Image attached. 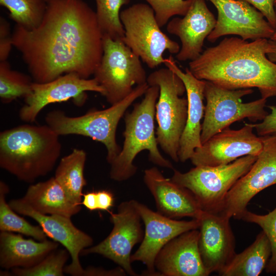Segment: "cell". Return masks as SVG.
I'll use <instances>...</instances> for the list:
<instances>
[{"instance_id":"6da1fadb","label":"cell","mask_w":276,"mask_h":276,"mask_svg":"<svg viewBox=\"0 0 276 276\" xmlns=\"http://www.w3.org/2000/svg\"><path fill=\"white\" fill-rule=\"evenodd\" d=\"M12 41L40 83L71 73L88 79L103 54L96 12L83 0L48 1L40 24L32 30L16 25Z\"/></svg>"},{"instance_id":"7a4b0ae2","label":"cell","mask_w":276,"mask_h":276,"mask_svg":"<svg viewBox=\"0 0 276 276\" xmlns=\"http://www.w3.org/2000/svg\"><path fill=\"white\" fill-rule=\"evenodd\" d=\"M268 39L225 37L207 48L189 69L197 79L228 89L257 88L261 98L276 96V63L267 56Z\"/></svg>"},{"instance_id":"3957f363","label":"cell","mask_w":276,"mask_h":276,"mask_svg":"<svg viewBox=\"0 0 276 276\" xmlns=\"http://www.w3.org/2000/svg\"><path fill=\"white\" fill-rule=\"evenodd\" d=\"M61 148L59 135L48 125H18L0 133V167L32 183L53 170Z\"/></svg>"},{"instance_id":"277c9868","label":"cell","mask_w":276,"mask_h":276,"mask_svg":"<svg viewBox=\"0 0 276 276\" xmlns=\"http://www.w3.org/2000/svg\"><path fill=\"white\" fill-rule=\"evenodd\" d=\"M159 94L157 86L148 87L141 102L134 104L130 112L125 113L123 146L120 153L111 162L109 176L113 180L122 181L132 177L137 168L133 164L141 151H148L149 159L153 164L174 170L158 148L155 132V105Z\"/></svg>"},{"instance_id":"5b68a950","label":"cell","mask_w":276,"mask_h":276,"mask_svg":"<svg viewBox=\"0 0 276 276\" xmlns=\"http://www.w3.org/2000/svg\"><path fill=\"white\" fill-rule=\"evenodd\" d=\"M149 87L147 83L137 85L125 98L103 110H90L84 114L70 117L62 110L49 112L45 121L58 135L76 134L91 138L106 148V160L110 164L121 148L116 141V131L121 119L128 107L144 95Z\"/></svg>"},{"instance_id":"8992f818","label":"cell","mask_w":276,"mask_h":276,"mask_svg":"<svg viewBox=\"0 0 276 276\" xmlns=\"http://www.w3.org/2000/svg\"><path fill=\"white\" fill-rule=\"evenodd\" d=\"M147 82L149 86H157L159 89L155 105L158 145L177 163L180 140L188 114L187 99L181 97L186 92L185 86L181 79L167 67L151 73Z\"/></svg>"},{"instance_id":"52a82bcc","label":"cell","mask_w":276,"mask_h":276,"mask_svg":"<svg viewBox=\"0 0 276 276\" xmlns=\"http://www.w3.org/2000/svg\"><path fill=\"white\" fill-rule=\"evenodd\" d=\"M249 155L226 165L195 166L182 173L175 169L171 179L189 190L203 211L219 213L228 191L255 162Z\"/></svg>"},{"instance_id":"ba28073f","label":"cell","mask_w":276,"mask_h":276,"mask_svg":"<svg viewBox=\"0 0 276 276\" xmlns=\"http://www.w3.org/2000/svg\"><path fill=\"white\" fill-rule=\"evenodd\" d=\"M103 54L94 78L105 90L104 97L113 105L128 96L133 86L147 82L140 58L123 42L103 35Z\"/></svg>"},{"instance_id":"9c48e42d","label":"cell","mask_w":276,"mask_h":276,"mask_svg":"<svg viewBox=\"0 0 276 276\" xmlns=\"http://www.w3.org/2000/svg\"><path fill=\"white\" fill-rule=\"evenodd\" d=\"M125 30L123 41L150 68L164 63V53L177 54L179 44L161 30L151 6L138 3L120 12Z\"/></svg>"},{"instance_id":"30bf717a","label":"cell","mask_w":276,"mask_h":276,"mask_svg":"<svg viewBox=\"0 0 276 276\" xmlns=\"http://www.w3.org/2000/svg\"><path fill=\"white\" fill-rule=\"evenodd\" d=\"M253 91L251 88H223L205 81L204 95L206 105L201 133L202 144L236 122L245 118L252 122L264 119L268 113L265 109L266 99L242 102L243 97Z\"/></svg>"},{"instance_id":"8fae6325","label":"cell","mask_w":276,"mask_h":276,"mask_svg":"<svg viewBox=\"0 0 276 276\" xmlns=\"http://www.w3.org/2000/svg\"><path fill=\"white\" fill-rule=\"evenodd\" d=\"M137 201L121 203L116 213L110 212L113 228L109 235L96 245L84 249L81 255L96 254L112 261L130 275H137L131 267V252L135 244L142 241V228Z\"/></svg>"},{"instance_id":"7c38bea8","label":"cell","mask_w":276,"mask_h":276,"mask_svg":"<svg viewBox=\"0 0 276 276\" xmlns=\"http://www.w3.org/2000/svg\"><path fill=\"white\" fill-rule=\"evenodd\" d=\"M263 147L249 171L228 191L219 214L241 219L251 199L276 184V136H260Z\"/></svg>"},{"instance_id":"4fadbf2b","label":"cell","mask_w":276,"mask_h":276,"mask_svg":"<svg viewBox=\"0 0 276 276\" xmlns=\"http://www.w3.org/2000/svg\"><path fill=\"white\" fill-rule=\"evenodd\" d=\"M87 91L100 93L105 90L96 79H85L76 73H68L45 83L33 82L32 93L25 99V105L19 111V118L33 123L40 112L50 104L73 99L77 105H82L87 98Z\"/></svg>"},{"instance_id":"5bb4252c","label":"cell","mask_w":276,"mask_h":276,"mask_svg":"<svg viewBox=\"0 0 276 276\" xmlns=\"http://www.w3.org/2000/svg\"><path fill=\"white\" fill-rule=\"evenodd\" d=\"M252 124L245 123L238 130L224 129L197 148L190 158L194 166H217L229 164L243 156H258L263 143L254 133Z\"/></svg>"},{"instance_id":"9a60e30c","label":"cell","mask_w":276,"mask_h":276,"mask_svg":"<svg viewBox=\"0 0 276 276\" xmlns=\"http://www.w3.org/2000/svg\"><path fill=\"white\" fill-rule=\"evenodd\" d=\"M216 8L218 16L214 29L207 37L211 42L227 35L244 40L270 39L274 28L256 8L244 0H208Z\"/></svg>"},{"instance_id":"2e32d148","label":"cell","mask_w":276,"mask_h":276,"mask_svg":"<svg viewBox=\"0 0 276 276\" xmlns=\"http://www.w3.org/2000/svg\"><path fill=\"white\" fill-rule=\"evenodd\" d=\"M136 206L145 225L142 243L136 251L131 255V263L139 261L147 267L145 275H158L155 268V260L162 248L170 241L181 234L198 229L199 221H179L154 212L138 201Z\"/></svg>"},{"instance_id":"e0dca14e","label":"cell","mask_w":276,"mask_h":276,"mask_svg":"<svg viewBox=\"0 0 276 276\" xmlns=\"http://www.w3.org/2000/svg\"><path fill=\"white\" fill-rule=\"evenodd\" d=\"M10 206L18 214L35 220L46 235L60 243L68 251L71 263L65 266L64 272L73 276H83L84 269L79 256L85 248L93 244V238L76 227L71 218L59 215H44L34 211L22 199H12Z\"/></svg>"},{"instance_id":"ac0fdd59","label":"cell","mask_w":276,"mask_h":276,"mask_svg":"<svg viewBox=\"0 0 276 276\" xmlns=\"http://www.w3.org/2000/svg\"><path fill=\"white\" fill-rule=\"evenodd\" d=\"M230 219L219 213L203 211L197 219L199 223V251L209 274L220 272L236 254Z\"/></svg>"},{"instance_id":"d6986e66","label":"cell","mask_w":276,"mask_h":276,"mask_svg":"<svg viewBox=\"0 0 276 276\" xmlns=\"http://www.w3.org/2000/svg\"><path fill=\"white\" fill-rule=\"evenodd\" d=\"M182 18L171 19L167 30L177 36L181 47L176 58L180 61H192L203 52L205 39L214 29L217 19L209 10L205 0H192L190 8Z\"/></svg>"},{"instance_id":"ffe728a7","label":"cell","mask_w":276,"mask_h":276,"mask_svg":"<svg viewBox=\"0 0 276 276\" xmlns=\"http://www.w3.org/2000/svg\"><path fill=\"white\" fill-rule=\"evenodd\" d=\"M197 229L185 232L170 241L155 260L158 275L208 276L198 248Z\"/></svg>"},{"instance_id":"44dd1931","label":"cell","mask_w":276,"mask_h":276,"mask_svg":"<svg viewBox=\"0 0 276 276\" xmlns=\"http://www.w3.org/2000/svg\"><path fill=\"white\" fill-rule=\"evenodd\" d=\"M165 66L175 73L182 81L188 100V114L185 128L181 135L178 152L179 160L184 163L190 159L195 150L202 145L201 121L204 117L203 104L205 81L196 78L189 68L182 71L173 57L165 58Z\"/></svg>"},{"instance_id":"7402d4cb","label":"cell","mask_w":276,"mask_h":276,"mask_svg":"<svg viewBox=\"0 0 276 276\" xmlns=\"http://www.w3.org/2000/svg\"><path fill=\"white\" fill-rule=\"evenodd\" d=\"M144 181L155 200L157 212L172 219L199 218L202 210L192 193L166 178L157 167L144 171Z\"/></svg>"},{"instance_id":"603a6c76","label":"cell","mask_w":276,"mask_h":276,"mask_svg":"<svg viewBox=\"0 0 276 276\" xmlns=\"http://www.w3.org/2000/svg\"><path fill=\"white\" fill-rule=\"evenodd\" d=\"M58 242L45 240L35 241L24 239L13 232L0 233V266L6 270L32 267L51 251L57 249Z\"/></svg>"},{"instance_id":"cb8c5ba5","label":"cell","mask_w":276,"mask_h":276,"mask_svg":"<svg viewBox=\"0 0 276 276\" xmlns=\"http://www.w3.org/2000/svg\"><path fill=\"white\" fill-rule=\"evenodd\" d=\"M22 199L34 211L44 215L68 218L78 214L81 205L72 203L54 177L31 185Z\"/></svg>"},{"instance_id":"d4e9b609","label":"cell","mask_w":276,"mask_h":276,"mask_svg":"<svg viewBox=\"0 0 276 276\" xmlns=\"http://www.w3.org/2000/svg\"><path fill=\"white\" fill-rule=\"evenodd\" d=\"M271 255L269 241L262 231L254 242L241 252L236 254L218 274L222 276H258L266 268Z\"/></svg>"},{"instance_id":"484cf974","label":"cell","mask_w":276,"mask_h":276,"mask_svg":"<svg viewBox=\"0 0 276 276\" xmlns=\"http://www.w3.org/2000/svg\"><path fill=\"white\" fill-rule=\"evenodd\" d=\"M86 153L83 149H74L60 160L54 177L64 190L69 200L81 205L82 190L86 185L84 170Z\"/></svg>"},{"instance_id":"4316f807","label":"cell","mask_w":276,"mask_h":276,"mask_svg":"<svg viewBox=\"0 0 276 276\" xmlns=\"http://www.w3.org/2000/svg\"><path fill=\"white\" fill-rule=\"evenodd\" d=\"M9 192L8 185L0 181V231L19 233L39 241L47 240V236L40 225H33L18 215L6 200Z\"/></svg>"},{"instance_id":"83f0119b","label":"cell","mask_w":276,"mask_h":276,"mask_svg":"<svg viewBox=\"0 0 276 276\" xmlns=\"http://www.w3.org/2000/svg\"><path fill=\"white\" fill-rule=\"evenodd\" d=\"M17 25L28 30L37 28L44 16L47 2L44 0H0Z\"/></svg>"},{"instance_id":"f1b7e54d","label":"cell","mask_w":276,"mask_h":276,"mask_svg":"<svg viewBox=\"0 0 276 276\" xmlns=\"http://www.w3.org/2000/svg\"><path fill=\"white\" fill-rule=\"evenodd\" d=\"M33 80L31 77L11 67L6 61L0 62V98L9 103L19 98L24 99L32 93Z\"/></svg>"},{"instance_id":"f546056e","label":"cell","mask_w":276,"mask_h":276,"mask_svg":"<svg viewBox=\"0 0 276 276\" xmlns=\"http://www.w3.org/2000/svg\"><path fill=\"white\" fill-rule=\"evenodd\" d=\"M130 0H95L96 15L103 35L113 40H123L125 30L120 19V9Z\"/></svg>"},{"instance_id":"4dcf8cb0","label":"cell","mask_w":276,"mask_h":276,"mask_svg":"<svg viewBox=\"0 0 276 276\" xmlns=\"http://www.w3.org/2000/svg\"><path fill=\"white\" fill-rule=\"evenodd\" d=\"M69 256L65 248L56 249L35 265L29 268H13L10 273L17 276H63Z\"/></svg>"},{"instance_id":"1f68e13d","label":"cell","mask_w":276,"mask_h":276,"mask_svg":"<svg viewBox=\"0 0 276 276\" xmlns=\"http://www.w3.org/2000/svg\"><path fill=\"white\" fill-rule=\"evenodd\" d=\"M241 219L260 226L266 235L271 247V255L266 267L267 273H276V207L265 215H259L247 210Z\"/></svg>"},{"instance_id":"d6a6232c","label":"cell","mask_w":276,"mask_h":276,"mask_svg":"<svg viewBox=\"0 0 276 276\" xmlns=\"http://www.w3.org/2000/svg\"><path fill=\"white\" fill-rule=\"evenodd\" d=\"M153 10L156 19L162 28L175 15L184 16L188 12L192 0H144Z\"/></svg>"},{"instance_id":"836d02e7","label":"cell","mask_w":276,"mask_h":276,"mask_svg":"<svg viewBox=\"0 0 276 276\" xmlns=\"http://www.w3.org/2000/svg\"><path fill=\"white\" fill-rule=\"evenodd\" d=\"M13 46L10 24L4 17L0 18V61L7 60Z\"/></svg>"},{"instance_id":"e575fe53","label":"cell","mask_w":276,"mask_h":276,"mask_svg":"<svg viewBox=\"0 0 276 276\" xmlns=\"http://www.w3.org/2000/svg\"><path fill=\"white\" fill-rule=\"evenodd\" d=\"M271 112L264 118L261 122L252 124L259 136H276V106H268Z\"/></svg>"},{"instance_id":"d590c367","label":"cell","mask_w":276,"mask_h":276,"mask_svg":"<svg viewBox=\"0 0 276 276\" xmlns=\"http://www.w3.org/2000/svg\"><path fill=\"white\" fill-rule=\"evenodd\" d=\"M256 8L274 28L276 27V14L274 0H244Z\"/></svg>"},{"instance_id":"8d00e7d4","label":"cell","mask_w":276,"mask_h":276,"mask_svg":"<svg viewBox=\"0 0 276 276\" xmlns=\"http://www.w3.org/2000/svg\"><path fill=\"white\" fill-rule=\"evenodd\" d=\"M126 274V271L120 266L111 270L89 266L84 269L83 276H122Z\"/></svg>"},{"instance_id":"74e56055","label":"cell","mask_w":276,"mask_h":276,"mask_svg":"<svg viewBox=\"0 0 276 276\" xmlns=\"http://www.w3.org/2000/svg\"><path fill=\"white\" fill-rule=\"evenodd\" d=\"M97 193L98 210L109 211L113 205L114 198L112 194L106 190L99 191Z\"/></svg>"},{"instance_id":"f35d334b","label":"cell","mask_w":276,"mask_h":276,"mask_svg":"<svg viewBox=\"0 0 276 276\" xmlns=\"http://www.w3.org/2000/svg\"><path fill=\"white\" fill-rule=\"evenodd\" d=\"M81 204L91 211L98 210L97 193L90 192L83 194Z\"/></svg>"},{"instance_id":"ab89813d","label":"cell","mask_w":276,"mask_h":276,"mask_svg":"<svg viewBox=\"0 0 276 276\" xmlns=\"http://www.w3.org/2000/svg\"><path fill=\"white\" fill-rule=\"evenodd\" d=\"M267 56L271 61L276 63V40L268 39Z\"/></svg>"},{"instance_id":"60d3db41","label":"cell","mask_w":276,"mask_h":276,"mask_svg":"<svg viewBox=\"0 0 276 276\" xmlns=\"http://www.w3.org/2000/svg\"><path fill=\"white\" fill-rule=\"evenodd\" d=\"M274 8H275V14H276V4L274 5ZM269 39L274 40H276V27L275 28L274 32L273 35L272 36L271 38Z\"/></svg>"},{"instance_id":"b9f144b4","label":"cell","mask_w":276,"mask_h":276,"mask_svg":"<svg viewBox=\"0 0 276 276\" xmlns=\"http://www.w3.org/2000/svg\"><path fill=\"white\" fill-rule=\"evenodd\" d=\"M276 4V0H274V5Z\"/></svg>"},{"instance_id":"7bdbcfd3","label":"cell","mask_w":276,"mask_h":276,"mask_svg":"<svg viewBox=\"0 0 276 276\" xmlns=\"http://www.w3.org/2000/svg\"><path fill=\"white\" fill-rule=\"evenodd\" d=\"M44 1H45L46 2H48V1H49V0H44Z\"/></svg>"}]
</instances>
